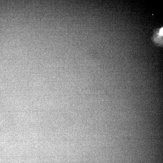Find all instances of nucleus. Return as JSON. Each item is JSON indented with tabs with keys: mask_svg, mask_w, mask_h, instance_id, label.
<instances>
[{
	"mask_svg": "<svg viewBox=\"0 0 163 163\" xmlns=\"http://www.w3.org/2000/svg\"><path fill=\"white\" fill-rule=\"evenodd\" d=\"M159 34L160 35H163V28H162L159 31Z\"/></svg>",
	"mask_w": 163,
	"mask_h": 163,
	"instance_id": "obj_1",
	"label": "nucleus"
}]
</instances>
